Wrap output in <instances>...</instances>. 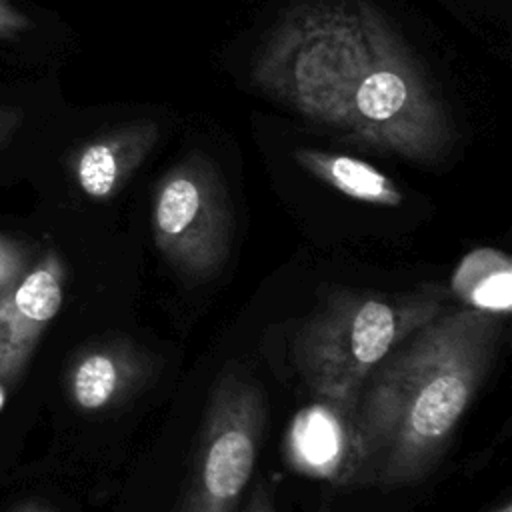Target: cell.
Instances as JSON below:
<instances>
[{
	"instance_id": "1",
	"label": "cell",
	"mask_w": 512,
	"mask_h": 512,
	"mask_svg": "<svg viewBox=\"0 0 512 512\" xmlns=\"http://www.w3.org/2000/svg\"><path fill=\"white\" fill-rule=\"evenodd\" d=\"M252 82L358 148L436 162L454 140L424 66L366 0L294 4L260 44Z\"/></svg>"
},
{
	"instance_id": "2",
	"label": "cell",
	"mask_w": 512,
	"mask_h": 512,
	"mask_svg": "<svg viewBox=\"0 0 512 512\" xmlns=\"http://www.w3.org/2000/svg\"><path fill=\"white\" fill-rule=\"evenodd\" d=\"M502 318L448 306L374 368L350 412L346 486L398 488L432 472L496 358Z\"/></svg>"
},
{
	"instance_id": "3",
	"label": "cell",
	"mask_w": 512,
	"mask_h": 512,
	"mask_svg": "<svg viewBox=\"0 0 512 512\" xmlns=\"http://www.w3.org/2000/svg\"><path fill=\"white\" fill-rule=\"evenodd\" d=\"M442 286L406 292L334 290L294 336V366L308 390L352 410L374 368L450 304Z\"/></svg>"
},
{
	"instance_id": "4",
	"label": "cell",
	"mask_w": 512,
	"mask_h": 512,
	"mask_svg": "<svg viewBox=\"0 0 512 512\" xmlns=\"http://www.w3.org/2000/svg\"><path fill=\"white\" fill-rule=\"evenodd\" d=\"M232 226L230 196L210 158L188 154L158 180L152 200L154 244L186 280H208L224 266Z\"/></svg>"
},
{
	"instance_id": "5",
	"label": "cell",
	"mask_w": 512,
	"mask_h": 512,
	"mask_svg": "<svg viewBox=\"0 0 512 512\" xmlns=\"http://www.w3.org/2000/svg\"><path fill=\"white\" fill-rule=\"evenodd\" d=\"M266 406L260 388L224 374L208 400L178 512H236L258 458Z\"/></svg>"
},
{
	"instance_id": "6",
	"label": "cell",
	"mask_w": 512,
	"mask_h": 512,
	"mask_svg": "<svg viewBox=\"0 0 512 512\" xmlns=\"http://www.w3.org/2000/svg\"><path fill=\"white\" fill-rule=\"evenodd\" d=\"M350 412L324 400L302 408L286 432V464L298 474L346 486L352 462Z\"/></svg>"
},
{
	"instance_id": "7",
	"label": "cell",
	"mask_w": 512,
	"mask_h": 512,
	"mask_svg": "<svg viewBox=\"0 0 512 512\" xmlns=\"http://www.w3.org/2000/svg\"><path fill=\"white\" fill-rule=\"evenodd\" d=\"M152 120L116 126L82 144L72 156V174L80 190L94 200L116 196L158 142Z\"/></svg>"
},
{
	"instance_id": "8",
	"label": "cell",
	"mask_w": 512,
	"mask_h": 512,
	"mask_svg": "<svg viewBox=\"0 0 512 512\" xmlns=\"http://www.w3.org/2000/svg\"><path fill=\"white\" fill-rule=\"evenodd\" d=\"M154 374V360L128 340H112L84 352L70 372V396L96 412L140 392Z\"/></svg>"
},
{
	"instance_id": "9",
	"label": "cell",
	"mask_w": 512,
	"mask_h": 512,
	"mask_svg": "<svg viewBox=\"0 0 512 512\" xmlns=\"http://www.w3.org/2000/svg\"><path fill=\"white\" fill-rule=\"evenodd\" d=\"M62 280L60 260L48 256L42 266L34 268L14 286L10 300L0 302V328H10L2 342L16 344L18 362L26 360L48 322L58 314L62 306Z\"/></svg>"
},
{
	"instance_id": "10",
	"label": "cell",
	"mask_w": 512,
	"mask_h": 512,
	"mask_svg": "<svg viewBox=\"0 0 512 512\" xmlns=\"http://www.w3.org/2000/svg\"><path fill=\"white\" fill-rule=\"evenodd\" d=\"M294 160L306 172L348 198L376 206H398L404 200L392 178L360 158L326 150L298 148L294 152Z\"/></svg>"
},
{
	"instance_id": "11",
	"label": "cell",
	"mask_w": 512,
	"mask_h": 512,
	"mask_svg": "<svg viewBox=\"0 0 512 512\" xmlns=\"http://www.w3.org/2000/svg\"><path fill=\"white\" fill-rule=\"evenodd\" d=\"M452 296L466 308L506 316L512 308V262L496 248L470 250L450 278Z\"/></svg>"
},
{
	"instance_id": "12",
	"label": "cell",
	"mask_w": 512,
	"mask_h": 512,
	"mask_svg": "<svg viewBox=\"0 0 512 512\" xmlns=\"http://www.w3.org/2000/svg\"><path fill=\"white\" fill-rule=\"evenodd\" d=\"M32 28L30 18L20 12L10 0H0V40L18 38Z\"/></svg>"
},
{
	"instance_id": "13",
	"label": "cell",
	"mask_w": 512,
	"mask_h": 512,
	"mask_svg": "<svg viewBox=\"0 0 512 512\" xmlns=\"http://www.w3.org/2000/svg\"><path fill=\"white\" fill-rule=\"evenodd\" d=\"M24 114L20 108L0 104V146H4L20 128Z\"/></svg>"
},
{
	"instance_id": "14",
	"label": "cell",
	"mask_w": 512,
	"mask_h": 512,
	"mask_svg": "<svg viewBox=\"0 0 512 512\" xmlns=\"http://www.w3.org/2000/svg\"><path fill=\"white\" fill-rule=\"evenodd\" d=\"M242 512H276L274 502H272L270 492L266 490V486H258L252 492V496H250V500H248V504Z\"/></svg>"
},
{
	"instance_id": "15",
	"label": "cell",
	"mask_w": 512,
	"mask_h": 512,
	"mask_svg": "<svg viewBox=\"0 0 512 512\" xmlns=\"http://www.w3.org/2000/svg\"><path fill=\"white\" fill-rule=\"evenodd\" d=\"M18 512H54V510H50L48 506H42V504H30L26 508H20Z\"/></svg>"
},
{
	"instance_id": "16",
	"label": "cell",
	"mask_w": 512,
	"mask_h": 512,
	"mask_svg": "<svg viewBox=\"0 0 512 512\" xmlns=\"http://www.w3.org/2000/svg\"><path fill=\"white\" fill-rule=\"evenodd\" d=\"M492 512H512V504L506 502V504H502L500 508H496V510H492Z\"/></svg>"
},
{
	"instance_id": "17",
	"label": "cell",
	"mask_w": 512,
	"mask_h": 512,
	"mask_svg": "<svg viewBox=\"0 0 512 512\" xmlns=\"http://www.w3.org/2000/svg\"><path fill=\"white\" fill-rule=\"evenodd\" d=\"M2 402H4V396H2V392H0V406H2Z\"/></svg>"
}]
</instances>
